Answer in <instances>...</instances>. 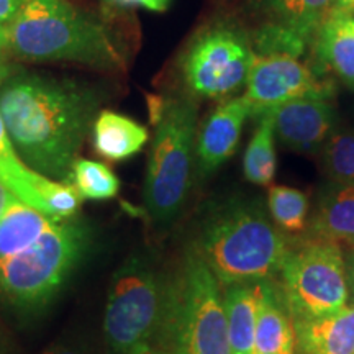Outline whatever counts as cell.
<instances>
[{
    "mask_svg": "<svg viewBox=\"0 0 354 354\" xmlns=\"http://www.w3.org/2000/svg\"><path fill=\"white\" fill-rule=\"evenodd\" d=\"M97 107L95 92L73 79L19 73L0 84V115L17 154L30 169L57 183L69 184Z\"/></svg>",
    "mask_w": 354,
    "mask_h": 354,
    "instance_id": "1",
    "label": "cell"
},
{
    "mask_svg": "<svg viewBox=\"0 0 354 354\" xmlns=\"http://www.w3.org/2000/svg\"><path fill=\"white\" fill-rule=\"evenodd\" d=\"M194 250L225 289L277 281L292 245L259 201L234 196L210 207Z\"/></svg>",
    "mask_w": 354,
    "mask_h": 354,
    "instance_id": "2",
    "label": "cell"
},
{
    "mask_svg": "<svg viewBox=\"0 0 354 354\" xmlns=\"http://www.w3.org/2000/svg\"><path fill=\"white\" fill-rule=\"evenodd\" d=\"M6 50L30 63H77L117 71L123 57L104 21L69 0H28L6 25Z\"/></svg>",
    "mask_w": 354,
    "mask_h": 354,
    "instance_id": "3",
    "label": "cell"
},
{
    "mask_svg": "<svg viewBox=\"0 0 354 354\" xmlns=\"http://www.w3.org/2000/svg\"><path fill=\"white\" fill-rule=\"evenodd\" d=\"M156 346L169 354H232L223 289L196 250L167 279Z\"/></svg>",
    "mask_w": 354,
    "mask_h": 354,
    "instance_id": "4",
    "label": "cell"
},
{
    "mask_svg": "<svg viewBox=\"0 0 354 354\" xmlns=\"http://www.w3.org/2000/svg\"><path fill=\"white\" fill-rule=\"evenodd\" d=\"M151 122L156 131L146 167L145 209L154 223H169L184 209L192 185L198 105L189 94L158 99Z\"/></svg>",
    "mask_w": 354,
    "mask_h": 354,
    "instance_id": "5",
    "label": "cell"
},
{
    "mask_svg": "<svg viewBox=\"0 0 354 354\" xmlns=\"http://www.w3.org/2000/svg\"><path fill=\"white\" fill-rule=\"evenodd\" d=\"M91 233L76 216L55 221L32 246L0 264V299L37 312L63 289L87 253Z\"/></svg>",
    "mask_w": 354,
    "mask_h": 354,
    "instance_id": "6",
    "label": "cell"
},
{
    "mask_svg": "<svg viewBox=\"0 0 354 354\" xmlns=\"http://www.w3.org/2000/svg\"><path fill=\"white\" fill-rule=\"evenodd\" d=\"M167 279L148 261L131 256L110 284L104 313V333L113 354H133L154 343L166 304Z\"/></svg>",
    "mask_w": 354,
    "mask_h": 354,
    "instance_id": "7",
    "label": "cell"
},
{
    "mask_svg": "<svg viewBox=\"0 0 354 354\" xmlns=\"http://www.w3.org/2000/svg\"><path fill=\"white\" fill-rule=\"evenodd\" d=\"M254 50L245 30L215 21L198 30L180 57V74L187 94L225 100L246 86Z\"/></svg>",
    "mask_w": 354,
    "mask_h": 354,
    "instance_id": "8",
    "label": "cell"
},
{
    "mask_svg": "<svg viewBox=\"0 0 354 354\" xmlns=\"http://www.w3.org/2000/svg\"><path fill=\"white\" fill-rule=\"evenodd\" d=\"M277 284L294 320H312L346 307L349 286L342 246L318 238L292 246Z\"/></svg>",
    "mask_w": 354,
    "mask_h": 354,
    "instance_id": "9",
    "label": "cell"
},
{
    "mask_svg": "<svg viewBox=\"0 0 354 354\" xmlns=\"http://www.w3.org/2000/svg\"><path fill=\"white\" fill-rule=\"evenodd\" d=\"M333 84L315 69L284 55L256 56L246 81L245 95L253 105V117L302 97H331Z\"/></svg>",
    "mask_w": 354,
    "mask_h": 354,
    "instance_id": "10",
    "label": "cell"
},
{
    "mask_svg": "<svg viewBox=\"0 0 354 354\" xmlns=\"http://www.w3.org/2000/svg\"><path fill=\"white\" fill-rule=\"evenodd\" d=\"M7 74L8 68L0 56V84ZM0 184L10 189L19 201L28 203L30 207L57 221L74 218L81 207L82 198L73 185L48 179L30 169L21 161L13 148L2 115H0Z\"/></svg>",
    "mask_w": 354,
    "mask_h": 354,
    "instance_id": "11",
    "label": "cell"
},
{
    "mask_svg": "<svg viewBox=\"0 0 354 354\" xmlns=\"http://www.w3.org/2000/svg\"><path fill=\"white\" fill-rule=\"evenodd\" d=\"M336 123L330 97H302L274 109L276 135L286 148L313 154L333 135Z\"/></svg>",
    "mask_w": 354,
    "mask_h": 354,
    "instance_id": "12",
    "label": "cell"
},
{
    "mask_svg": "<svg viewBox=\"0 0 354 354\" xmlns=\"http://www.w3.org/2000/svg\"><path fill=\"white\" fill-rule=\"evenodd\" d=\"M251 115L253 105L245 94L230 97L216 105L197 133L196 159L202 176L214 174L233 156Z\"/></svg>",
    "mask_w": 354,
    "mask_h": 354,
    "instance_id": "13",
    "label": "cell"
},
{
    "mask_svg": "<svg viewBox=\"0 0 354 354\" xmlns=\"http://www.w3.org/2000/svg\"><path fill=\"white\" fill-rule=\"evenodd\" d=\"M251 354H295V326L277 281L263 282Z\"/></svg>",
    "mask_w": 354,
    "mask_h": 354,
    "instance_id": "14",
    "label": "cell"
},
{
    "mask_svg": "<svg viewBox=\"0 0 354 354\" xmlns=\"http://www.w3.org/2000/svg\"><path fill=\"white\" fill-rule=\"evenodd\" d=\"M294 326L295 354H354V305Z\"/></svg>",
    "mask_w": 354,
    "mask_h": 354,
    "instance_id": "15",
    "label": "cell"
},
{
    "mask_svg": "<svg viewBox=\"0 0 354 354\" xmlns=\"http://www.w3.org/2000/svg\"><path fill=\"white\" fill-rule=\"evenodd\" d=\"M149 140L148 128L125 115L102 110L92 123V145L107 161H125L138 154Z\"/></svg>",
    "mask_w": 354,
    "mask_h": 354,
    "instance_id": "16",
    "label": "cell"
},
{
    "mask_svg": "<svg viewBox=\"0 0 354 354\" xmlns=\"http://www.w3.org/2000/svg\"><path fill=\"white\" fill-rule=\"evenodd\" d=\"M308 233V238L354 248V185L333 184L323 194Z\"/></svg>",
    "mask_w": 354,
    "mask_h": 354,
    "instance_id": "17",
    "label": "cell"
},
{
    "mask_svg": "<svg viewBox=\"0 0 354 354\" xmlns=\"http://www.w3.org/2000/svg\"><path fill=\"white\" fill-rule=\"evenodd\" d=\"M336 0H259L266 25H274L294 35L305 44L328 19Z\"/></svg>",
    "mask_w": 354,
    "mask_h": 354,
    "instance_id": "18",
    "label": "cell"
},
{
    "mask_svg": "<svg viewBox=\"0 0 354 354\" xmlns=\"http://www.w3.org/2000/svg\"><path fill=\"white\" fill-rule=\"evenodd\" d=\"M263 282H240L223 289L232 354H251L258 310L263 299Z\"/></svg>",
    "mask_w": 354,
    "mask_h": 354,
    "instance_id": "19",
    "label": "cell"
},
{
    "mask_svg": "<svg viewBox=\"0 0 354 354\" xmlns=\"http://www.w3.org/2000/svg\"><path fill=\"white\" fill-rule=\"evenodd\" d=\"M315 51L323 69L354 86V13L328 15L317 33Z\"/></svg>",
    "mask_w": 354,
    "mask_h": 354,
    "instance_id": "20",
    "label": "cell"
},
{
    "mask_svg": "<svg viewBox=\"0 0 354 354\" xmlns=\"http://www.w3.org/2000/svg\"><path fill=\"white\" fill-rule=\"evenodd\" d=\"M57 220L17 198L0 218V264L30 248Z\"/></svg>",
    "mask_w": 354,
    "mask_h": 354,
    "instance_id": "21",
    "label": "cell"
},
{
    "mask_svg": "<svg viewBox=\"0 0 354 354\" xmlns=\"http://www.w3.org/2000/svg\"><path fill=\"white\" fill-rule=\"evenodd\" d=\"M258 125L251 136L245 156H243V174L248 183L254 185L272 184L277 171L276 156V127L274 110L256 115Z\"/></svg>",
    "mask_w": 354,
    "mask_h": 354,
    "instance_id": "22",
    "label": "cell"
},
{
    "mask_svg": "<svg viewBox=\"0 0 354 354\" xmlns=\"http://www.w3.org/2000/svg\"><path fill=\"white\" fill-rule=\"evenodd\" d=\"M69 184L86 201H110L120 192V179L104 162L76 159L71 167Z\"/></svg>",
    "mask_w": 354,
    "mask_h": 354,
    "instance_id": "23",
    "label": "cell"
},
{
    "mask_svg": "<svg viewBox=\"0 0 354 354\" xmlns=\"http://www.w3.org/2000/svg\"><path fill=\"white\" fill-rule=\"evenodd\" d=\"M268 209L274 223L284 233H300L307 227L308 197L302 190L272 185L268 194Z\"/></svg>",
    "mask_w": 354,
    "mask_h": 354,
    "instance_id": "24",
    "label": "cell"
},
{
    "mask_svg": "<svg viewBox=\"0 0 354 354\" xmlns=\"http://www.w3.org/2000/svg\"><path fill=\"white\" fill-rule=\"evenodd\" d=\"M322 166L336 185H354V133H333L322 148Z\"/></svg>",
    "mask_w": 354,
    "mask_h": 354,
    "instance_id": "25",
    "label": "cell"
},
{
    "mask_svg": "<svg viewBox=\"0 0 354 354\" xmlns=\"http://www.w3.org/2000/svg\"><path fill=\"white\" fill-rule=\"evenodd\" d=\"M28 0H0V25H7Z\"/></svg>",
    "mask_w": 354,
    "mask_h": 354,
    "instance_id": "26",
    "label": "cell"
},
{
    "mask_svg": "<svg viewBox=\"0 0 354 354\" xmlns=\"http://www.w3.org/2000/svg\"><path fill=\"white\" fill-rule=\"evenodd\" d=\"M122 6H140L151 12H166L171 7L172 0H112Z\"/></svg>",
    "mask_w": 354,
    "mask_h": 354,
    "instance_id": "27",
    "label": "cell"
},
{
    "mask_svg": "<svg viewBox=\"0 0 354 354\" xmlns=\"http://www.w3.org/2000/svg\"><path fill=\"white\" fill-rule=\"evenodd\" d=\"M43 354H87V353L81 348L74 346V344L57 343V344H53L51 348H48Z\"/></svg>",
    "mask_w": 354,
    "mask_h": 354,
    "instance_id": "28",
    "label": "cell"
},
{
    "mask_svg": "<svg viewBox=\"0 0 354 354\" xmlns=\"http://www.w3.org/2000/svg\"><path fill=\"white\" fill-rule=\"evenodd\" d=\"M13 201H17V197L13 196L12 190L6 187L3 184H0V218H2V215L6 214L8 205H10Z\"/></svg>",
    "mask_w": 354,
    "mask_h": 354,
    "instance_id": "29",
    "label": "cell"
},
{
    "mask_svg": "<svg viewBox=\"0 0 354 354\" xmlns=\"http://www.w3.org/2000/svg\"><path fill=\"white\" fill-rule=\"evenodd\" d=\"M339 13H354V0H336L330 15H339Z\"/></svg>",
    "mask_w": 354,
    "mask_h": 354,
    "instance_id": "30",
    "label": "cell"
},
{
    "mask_svg": "<svg viewBox=\"0 0 354 354\" xmlns=\"http://www.w3.org/2000/svg\"><path fill=\"white\" fill-rule=\"evenodd\" d=\"M133 354H169V353L165 351L162 348L156 346V344L149 343V344H143V346H140Z\"/></svg>",
    "mask_w": 354,
    "mask_h": 354,
    "instance_id": "31",
    "label": "cell"
},
{
    "mask_svg": "<svg viewBox=\"0 0 354 354\" xmlns=\"http://www.w3.org/2000/svg\"><path fill=\"white\" fill-rule=\"evenodd\" d=\"M354 250V248H353ZM346 272H348V286H349V290H351L353 294V299H354V251L349 256V261L346 264Z\"/></svg>",
    "mask_w": 354,
    "mask_h": 354,
    "instance_id": "32",
    "label": "cell"
},
{
    "mask_svg": "<svg viewBox=\"0 0 354 354\" xmlns=\"http://www.w3.org/2000/svg\"><path fill=\"white\" fill-rule=\"evenodd\" d=\"M6 38H7L6 25H0V56H2V51L6 50Z\"/></svg>",
    "mask_w": 354,
    "mask_h": 354,
    "instance_id": "33",
    "label": "cell"
}]
</instances>
